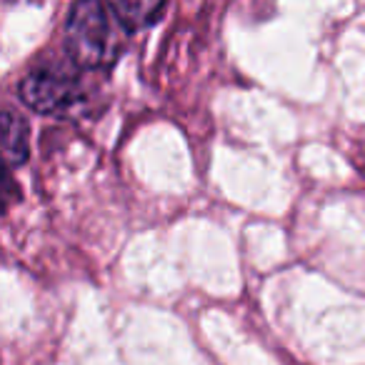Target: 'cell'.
<instances>
[{"instance_id": "cell-1", "label": "cell", "mask_w": 365, "mask_h": 365, "mask_svg": "<svg viewBox=\"0 0 365 365\" xmlns=\"http://www.w3.org/2000/svg\"><path fill=\"white\" fill-rule=\"evenodd\" d=\"M118 21L110 6L81 0L71 8L66 21V51L81 68H101L118 53Z\"/></svg>"}, {"instance_id": "cell-2", "label": "cell", "mask_w": 365, "mask_h": 365, "mask_svg": "<svg viewBox=\"0 0 365 365\" xmlns=\"http://www.w3.org/2000/svg\"><path fill=\"white\" fill-rule=\"evenodd\" d=\"M21 101L43 115H61L81 103V83L53 66H38L18 86Z\"/></svg>"}, {"instance_id": "cell-3", "label": "cell", "mask_w": 365, "mask_h": 365, "mask_svg": "<svg viewBox=\"0 0 365 365\" xmlns=\"http://www.w3.org/2000/svg\"><path fill=\"white\" fill-rule=\"evenodd\" d=\"M118 26L125 31H140L158 21L165 13V3H153V0H118L110 6Z\"/></svg>"}, {"instance_id": "cell-4", "label": "cell", "mask_w": 365, "mask_h": 365, "mask_svg": "<svg viewBox=\"0 0 365 365\" xmlns=\"http://www.w3.org/2000/svg\"><path fill=\"white\" fill-rule=\"evenodd\" d=\"M28 123L23 120L18 113H13L8 108L3 113V155H6L8 165H21L28 160Z\"/></svg>"}]
</instances>
